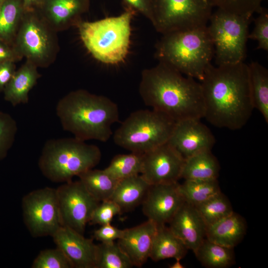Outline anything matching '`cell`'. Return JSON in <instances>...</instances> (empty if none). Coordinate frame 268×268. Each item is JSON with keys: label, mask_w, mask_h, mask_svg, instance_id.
Masks as SVG:
<instances>
[{"label": "cell", "mask_w": 268, "mask_h": 268, "mask_svg": "<svg viewBox=\"0 0 268 268\" xmlns=\"http://www.w3.org/2000/svg\"><path fill=\"white\" fill-rule=\"evenodd\" d=\"M200 83L203 118L216 127L233 131L246 124L254 109L248 65L244 62L217 66L210 64Z\"/></svg>", "instance_id": "obj_1"}, {"label": "cell", "mask_w": 268, "mask_h": 268, "mask_svg": "<svg viewBox=\"0 0 268 268\" xmlns=\"http://www.w3.org/2000/svg\"><path fill=\"white\" fill-rule=\"evenodd\" d=\"M139 93L145 105L176 122L204 117L201 83L165 63L142 70Z\"/></svg>", "instance_id": "obj_2"}, {"label": "cell", "mask_w": 268, "mask_h": 268, "mask_svg": "<svg viewBox=\"0 0 268 268\" xmlns=\"http://www.w3.org/2000/svg\"><path fill=\"white\" fill-rule=\"evenodd\" d=\"M63 129L83 141L106 142L113 134L112 125L119 120L116 103L103 95L83 89L72 91L56 106Z\"/></svg>", "instance_id": "obj_3"}, {"label": "cell", "mask_w": 268, "mask_h": 268, "mask_svg": "<svg viewBox=\"0 0 268 268\" xmlns=\"http://www.w3.org/2000/svg\"><path fill=\"white\" fill-rule=\"evenodd\" d=\"M155 48V57L158 62L200 81L214 56V46L207 26L163 34Z\"/></svg>", "instance_id": "obj_4"}, {"label": "cell", "mask_w": 268, "mask_h": 268, "mask_svg": "<svg viewBox=\"0 0 268 268\" xmlns=\"http://www.w3.org/2000/svg\"><path fill=\"white\" fill-rule=\"evenodd\" d=\"M101 156L97 146L75 137L51 139L42 148L38 166L49 180L66 183L93 168L99 163Z\"/></svg>", "instance_id": "obj_5"}, {"label": "cell", "mask_w": 268, "mask_h": 268, "mask_svg": "<svg viewBox=\"0 0 268 268\" xmlns=\"http://www.w3.org/2000/svg\"><path fill=\"white\" fill-rule=\"evenodd\" d=\"M135 12L128 8L116 16L78 23L82 42L96 60L111 65L125 60L130 48L131 21Z\"/></svg>", "instance_id": "obj_6"}, {"label": "cell", "mask_w": 268, "mask_h": 268, "mask_svg": "<svg viewBox=\"0 0 268 268\" xmlns=\"http://www.w3.org/2000/svg\"><path fill=\"white\" fill-rule=\"evenodd\" d=\"M176 121L154 110H139L132 113L113 134L118 146L144 154L167 142Z\"/></svg>", "instance_id": "obj_7"}, {"label": "cell", "mask_w": 268, "mask_h": 268, "mask_svg": "<svg viewBox=\"0 0 268 268\" xmlns=\"http://www.w3.org/2000/svg\"><path fill=\"white\" fill-rule=\"evenodd\" d=\"M252 18V16L234 14L218 8L212 13L207 27L214 46L217 66L244 62Z\"/></svg>", "instance_id": "obj_8"}, {"label": "cell", "mask_w": 268, "mask_h": 268, "mask_svg": "<svg viewBox=\"0 0 268 268\" xmlns=\"http://www.w3.org/2000/svg\"><path fill=\"white\" fill-rule=\"evenodd\" d=\"M150 21L162 35L206 26L212 13L210 0H151Z\"/></svg>", "instance_id": "obj_9"}, {"label": "cell", "mask_w": 268, "mask_h": 268, "mask_svg": "<svg viewBox=\"0 0 268 268\" xmlns=\"http://www.w3.org/2000/svg\"><path fill=\"white\" fill-rule=\"evenodd\" d=\"M23 221L34 237L52 236L62 226L56 189L30 192L22 200Z\"/></svg>", "instance_id": "obj_10"}, {"label": "cell", "mask_w": 268, "mask_h": 268, "mask_svg": "<svg viewBox=\"0 0 268 268\" xmlns=\"http://www.w3.org/2000/svg\"><path fill=\"white\" fill-rule=\"evenodd\" d=\"M46 21L34 16H23L14 48L21 57L38 67L46 66L54 54V40Z\"/></svg>", "instance_id": "obj_11"}, {"label": "cell", "mask_w": 268, "mask_h": 268, "mask_svg": "<svg viewBox=\"0 0 268 268\" xmlns=\"http://www.w3.org/2000/svg\"><path fill=\"white\" fill-rule=\"evenodd\" d=\"M56 191L62 226L83 235L92 212L100 202L79 180L64 183Z\"/></svg>", "instance_id": "obj_12"}, {"label": "cell", "mask_w": 268, "mask_h": 268, "mask_svg": "<svg viewBox=\"0 0 268 268\" xmlns=\"http://www.w3.org/2000/svg\"><path fill=\"white\" fill-rule=\"evenodd\" d=\"M185 159L167 142L143 154L140 175L150 185L178 183Z\"/></svg>", "instance_id": "obj_13"}, {"label": "cell", "mask_w": 268, "mask_h": 268, "mask_svg": "<svg viewBox=\"0 0 268 268\" xmlns=\"http://www.w3.org/2000/svg\"><path fill=\"white\" fill-rule=\"evenodd\" d=\"M185 159L201 152L211 150L215 138L200 119H188L176 122L168 141Z\"/></svg>", "instance_id": "obj_14"}, {"label": "cell", "mask_w": 268, "mask_h": 268, "mask_svg": "<svg viewBox=\"0 0 268 268\" xmlns=\"http://www.w3.org/2000/svg\"><path fill=\"white\" fill-rule=\"evenodd\" d=\"M179 183L150 185L142 202V212L157 225H166L171 220L185 201Z\"/></svg>", "instance_id": "obj_15"}, {"label": "cell", "mask_w": 268, "mask_h": 268, "mask_svg": "<svg viewBox=\"0 0 268 268\" xmlns=\"http://www.w3.org/2000/svg\"><path fill=\"white\" fill-rule=\"evenodd\" d=\"M57 246L75 268H95L97 245L93 239L66 226H61L52 236Z\"/></svg>", "instance_id": "obj_16"}, {"label": "cell", "mask_w": 268, "mask_h": 268, "mask_svg": "<svg viewBox=\"0 0 268 268\" xmlns=\"http://www.w3.org/2000/svg\"><path fill=\"white\" fill-rule=\"evenodd\" d=\"M168 223L172 232L194 253L206 238L205 224L196 207L186 201Z\"/></svg>", "instance_id": "obj_17"}, {"label": "cell", "mask_w": 268, "mask_h": 268, "mask_svg": "<svg viewBox=\"0 0 268 268\" xmlns=\"http://www.w3.org/2000/svg\"><path fill=\"white\" fill-rule=\"evenodd\" d=\"M157 225L147 220L138 225L124 229L117 243L134 266L141 267L149 258Z\"/></svg>", "instance_id": "obj_18"}, {"label": "cell", "mask_w": 268, "mask_h": 268, "mask_svg": "<svg viewBox=\"0 0 268 268\" xmlns=\"http://www.w3.org/2000/svg\"><path fill=\"white\" fill-rule=\"evenodd\" d=\"M247 222L233 211L206 229V238L219 245L234 248L241 242L247 231Z\"/></svg>", "instance_id": "obj_19"}, {"label": "cell", "mask_w": 268, "mask_h": 268, "mask_svg": "<svg viewBox=\"0 0 268 268\" xmlns=\"http://www.w3.org/2000/svg\"><path fill=\"white\" fill-rule=\"evenodd\" d=\"M40 74L37 67L26 61L17 70H15L3 90L4 99L13 106L25 104L28 101V94L34 86Z\"/></svg>", "instance_id": "obj_20"}, {"label": "cell", "mask_w": 268, "mask_h": 268, "mask_svg": "<svg viewBox=\"0 0 268 268\" xmlns=\"http://www.w3.org/2000/svg\"><path fill=\"white\" fill-rule=\"evenodd\" d=\"M150 186L140 174L119 180L111 200L122 212L142 203Z\"/></svg>", "instance_id": "obj_21"}, {"label": "cell", "mask_w": 268, "mask_h": 268, "mask_svg": "<svg viewBox=\"0 0 268 268\" xmlns=\"http://www.w3.org/2000/svg\"><path fill=\"white\" fill-rule=\"evenodd\" d=\"M188 249L166 225H157L149 258L155 262L174 258L183 259Z\"/></svg>", "instance_id": "obj_22"}, {"label": "cell", "mask_w": 268, "mask_h": 268, "mask_svg": "<svg viewBox=\"0 0 268 268\" xmlns=\"http://www.w3.org/2000/svg\"><path fill=\"white\" fill-rule=\"evenodd\" d=\"M220 165L211 150L201 152L185 159L181 178L185 180L217 179Z\"/></svg>", "instance_id": "obj_23"}, {"label": "cell", "mask_w": 268, "mask_h": 268, "mask_svg": "<svg viewBox=\"0 0 268 268\" xmlns=\"http://www.w3.org/2000/svg\"><path fill=\"white\" fill-rule=\"evenodd\" d=\"M84 7V0H48L46 22L55 28L76 25Z\"/></svg>", "instance_id": "obj_24"}, {"label": "cell", "mask_w": 268, "mask_h": 268, "mask_svg": "<svg viewBox=\"0 0 268 268\" xmlns=\"http://www.w3.org/2000/svg\"><path fill=\"white\" fill-rule=\"evenodd\" d=\"M88 192L97 201L111 199L119 180L105 169H89L78 175Z\"/></svg>", "instance_id": "obj_25"}, {"label": "cell", "mask_w": 268, "mask_h": 268, "mask_svg": "<svg viewBox=\"0 0 268 268\" xmlns=\"http://www.w3.org/2000/svg\"><path fill=\"white\" fill-rule=\"evenodd\" d=\"M251 93L254 108L268 123V70L257 62L248 65Z\"/></svg>", "instance_id": "obj_26"}, {"label": "cell", "mask_w": 268, "mask_h": 268, "mask_svg": "<svg viewBox=\"0 0 268 268\" xmlns=\"http://www.w3.org/2000/svg\"><path fill=\"white\" fill-rule=\"evenodd\" d=\"M201 264L207 268H227L235 263L234 248L205 238L194 252Z\"/></svg>", "instance_id": "obj_27"}, {"label": "cell", "mask_w": 268, "mask_h": 268, "mask_svg": "<svg viewBox=\"0 0 268 268\" xmlns=\"http://www.w3.org/2000/svg\"><path fill=\"white\" fill-rule=\"evenodd\" d=\"M179 190L185 201L196 206L221 192L217 179L185 180L179 184Z\"/></svg>", "instance_id": "obj_28"}, {"label": "cell", "mask_w": 268, "mask_h": 268, "mask_svg": "<svg viewBox=\"0 0 268 268\" xmlns=\"http://www.w3.org/2000/svg\"><path fill=\"white\" fill-rule=\"evenodd\" d=\"M22 8L19 0H4L0 9V40L5 42L16 36L21 23Z\"/></svg>", "instance_id": "obj_29"}, {"label": "cell", "mask_w": 268, "mask_h": 268, "mask_svg": "<svg viewBox=\"0 0 268 268\" xmlns=\"http://www.w3.org/2000/svg\"><path fill=\"white\" fill-rule=\"evenodd\" d=\"M194 206L206 227L234 211L230 201L221 192Z\"/></svg>", "instance_id": "obj_30"}, {"label": "cell", "mask_w": 268, "mask_h": 268, "mask_svg": "<svg viewBox=\"0 0 268 268\" xmlns=\"http://www.w3.org/2000/svg\"><path fill=\"white\" fill-rule=\"evenodd\" d=\"M134 266L117 243L97 245L95 268H130Z\"/></svg>", "instance_id": "obj_31"}, {"label": "cell", "mask_w": 268, "mask_h": 268, "mask_svg": "<svg viewBox=\"0 0 268 268\" xmlns=\"http://www.w3.org/2000/svg\"><path fill=\"white\" fill-rule=\"evenodd\" d=\"M142 159L143 154L131 152L129 154H118L105 170L114 178L120 180L140 174Z\"/></svg>", "instance_id": "obj_32"}, {"label": "cell", "mask_w": 268, "mask_h": 268, "mask_svg": "<svg viewBox=\"0 0 268 268\" xmlns=\"http://www.w3.org/2000/svg\"><path fill=\"white\" fill-rule=\"evenodd\" d=\"M264 0H210L213 6L234 14L252 16L259 12Z\"/></svg>", "instance_id": "obj_33"}, {"label": "cell", "mask_w": 268, "mask_h": 268, "mask_svg": "<svg viewBox=\"0 0 268 268\" xmlns=\"http://www.w3.org/2000/svg\"><path fill=\"white\" fill-rule=\"evenodd\" d=\"M17 126L9 114L0 112V160L4 159L13 145Z\"/></svg>", "instance_id": "obj_34"}, {"label": "cell", "mask_w": 268, "mask_h": 268, "mask_svg": "<svg viewBox=\"0 0 268 268\" xmlns=\"http://www.w3.org/2000/svg\"><path fill=\"white\" fill-rule=\"evenodd\" d=\"M32 268H73L72 266L58 248L41 251L34 260Z\"/></svg>", "instance_id": "obj_35"}, {"label": "cell", "mask_w": 268, "mask_h": 268, "mask_svg": "<svg viewBox=\"0 0 268 268\" xmlns=\"http://www.w3.org/2000/svg\"><path fill=\"white\" fill-rule=\"evenodd\" d=\"M121 213L120 207L112 200L102 201L93 210L89 223L100 225L111 224L114 217Z\"/></svg>", "instance_id": "obj_36"}, {"label": "cell", "mask_w": 268, "mask_h": 268, "mask_svg": "<svg viewBox=\"0 0 268 268\" xmlns=\"http://www.w3.org/2000/svg\"><path fill=\"white\" fill-rule=\"evenodd\" d=\"M258 16L255 19V26L249 33L248 39L257 41V50L268 51V12L266 8H262L258 12Z\"/></svg>", "instance_id": "obj_37"}, {"label": "cell", "mask_w": 268, "mask_h": 268, "mask_svg": "<svg viewBox=\"0 0 268 268\" xmlns=\"http://www.w3.org/2000/svg\"><path fill=\"white\" fill-rule=\"evenodd\" d=\"M124 233V229H120L109 224L101 225V227L95 230L93 238L101 243L112 242L120 239Z\"/></svg>", "instance_id": "obj_38"}, {"label": "cell", "mask_w": 268, "mask_h": 268, "mask_svg": "<svg viewBox=\"0 0 268 268\" xmlns=\"http://www.w3.org/2000/svg\"><path fill=\"white\" fill-rule=\"evenodd\" d=\"M130 8L134 11H138L145 17L151 20L152 16L151 0H124Z\"/></svg>", "instance_id": "obj_39"}, {"label": "cell", "mask_w": 268, "mask_h": 268, "mask_svg": "<svg viewBox=\"0 0 268 268\" xmlns=\"http://www.w3.org/2000/svg\"><path fill=\"white\" fill-rule=\"evenodd\" d=\"M15 70L14 61H8L0 64V92L3 91Z\"/></svg>", "instance_id": "obj_40"}, {"label": "cell", "mask_w": 268, "mask_h": 268, "mask_svg": "<svg viewBox=\"0 0 268 268\" xmlns=\"http://www.w3.org/2000/svg\"><path fill=\"white\" fill-rule=\"evenodd\" d=\"M21 57L14 47H10L7 43L0 40V64L8 61L15 62Z\"/></svg>", "instance_id": "obj_41"}, {"label": "cell", "mask_w": 268, "mask_h": 268, "mask_svg": "<svg viewBox=\"0 0 268 268\" xmlns=\"http://www.w3.org/2000/svg\"><path fill=\"white\" fill-rule=\"evenodd\" d=\"M41 0H23V7H29L32 5L39 2Z\"/></svg>", "instance_id": "obj_42"}, {"label": "cell", "mask_w": 268, "mask_h": 268, "mask_svg": "<svg viewBox=\"0 0 268 268\" xmlns=\"http://www.w3.org/2000/svg\"><path fill=\"white\" fill-rule=\"evenodd\" d=\"M176 261L172 265L169 266L170 268H184L185 267L180 263L181 259H176Z\"/></svg>", "instance_id": "obj_43"}, {"label": "cell", "mask_w": 268, "mask_h": 268, "mask_svg": "<svg viewBox=\"0 0 268 268\" xmlns=\"http://www.w3.org/2000/svg\"><path fill=\"white\" fill-rule=\"evenodd\" d=\"M4 0H0V9Z\"/></svg>", "instance_id": "obj_44"}]
</instances>
